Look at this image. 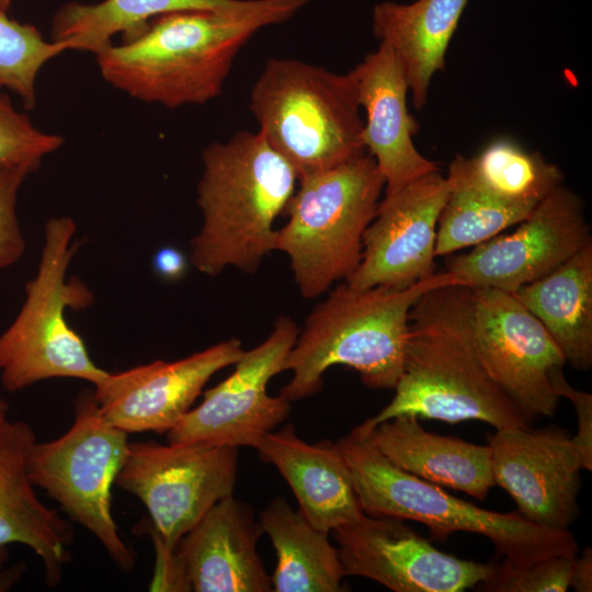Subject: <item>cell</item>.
<instances>
[{
  "mask_svg": "<svg viewBox=\"0 0 592 592\" xmlns=\"http://www.w3.org/2000/svg\"><path fill=\"white\" fill-rule=\"evenodd\" d=\"M308 0H235L220 9L183 10L95 55L105 81L129 96L169 109L217 98L235 58L260 30L291 19Z\"/></svg>",
  "mask_w": 592,
  "mask_h": 592,
  "instance_id": "6da1fadb",
  "label": "cell"
},
{
  "mask_svg": "<svg viewBox=\"0 0 592 592\" xmlns=\"http://www.w3.org/2000/svg\"><path fill=\"white\" fill-rule=\"evenodd\" d=\"M394 389L390 402L351 432L366 436L398 415L453 424L476 420L496 431L532 423L483 367L474 337L471 288L460 284L429 289L412 305Z\"/></svg>",
  "mask_w": 592,
  "mask_h": 592,
  "instance_id": "7a4b0ae2",
  "label": "cell"
},
{
  "mask_svg": "<svg viewBox=\"0 0 592 592\" xmlns=\"http://www.w3.org/2000/svg\"><path fill=\"white\" fill-rule=\"evenodd\" d=\"M197 205L203 216L190 261L206 275L228 266L254 273L275 250L274 221L295 192L293 167L260 133L242 130L202 152Z\"/></svg>",
  "mask_w": 592,
  "mask_h": 592,
  "instance_id": "3957f363",
  "label": "cell"
},
{
  "mask_svg": "<svg viewBox=\"0 0 592 592\" xmlns=\"http://www.w3.org/2000/svg\"><path fill=\"white\" fill-rule=\"evenodd\" d=\"M458 284L447 271L435 272L405 288L337 286L307 317L289 350L281 389L288 402L317 394L325 372L337 364L355 369L373 389H394L403 367L408 317L429 289Z\"/></svg>",
  "mask_w": 592,
  "mask_h": 592,
  "instance_id": "277c9868",
  "label": "cell"
},
{
  "mask_svg": "<svg viewBox=\"0 0 592 592\" xmlns=\"http://www.w3.org/2000/svg\"><path fill=\"white\" fill-rule=\"evenodd\" d=\"M335 443L366 515L422 523L431 537L440 542L455 532L481 535L517 565L578 555V543L570 530L548 528L526 520L517 511L500 513L458 499L441 486L395 466L366 436L351 432Z\"/></svg>",
  "mask_w": 592,
  "mask_h": 592,
  "instance_id": "5b68a950",
  "label": "cell"
},
{
  "mask_svg": "<svg viewBox=\"0 0 592 592\" xmlns=\"http://www.w3.org/2000/svg\"><path fill=\"white\" fill-rule=\"evenodd\" d=\"M249 107L258 133L298 180L366 151L352 69L335 73L298 59L271 58L251 89Z\"/></svg>",
  "mask_w": 592,
  "mask_h": 592,
  "instance_id": "8992f818",
  "label": "cell"
},
{
  "mask_svg": "<svg viewBox=\"0 0 592 592\" xmlns=\"http://www.w3.org/2000/svg\"><path fill=\"white\" fill-rule=\"evenodd\" d=\"M76 223L58 216L47 220L44 243L24 303L0 334V382L9 392L50 378H76L95 386L109 372L91 358L82 338L66 318L68 308L92 304V293L78 280H67L77 252Z\"/></svg>",
  "mask_w": 592,
  "mask_h": 592,
  "instance_id": "52a82bcc",
  "label": "cell"
},
{
  "mask_svg": "<svg viewBox=\"0 0 592 592\" xmlns=\"http://www.w3.org/2000/svg\"><path fill=\"white\" fill-rule=\"evenodd\" d=\"M298 182L284 210L288 220L276 230L275 250L288 255L301 296L315 298L358 266L385 180L365 151Z\"/></svg>",
  "mask_w": 592,
  "mask_h": 592,
  "instance_id": "ba28073f",
  "label": "cell"
},
{
  "mask_svg": "<svg viewBox=\"0 0 592 592\" xmlns=\"http://www.w3.org/2000/svg\"><path fill=\"white\" fill-rule=\"evenodd\" d=\"M127 433L102 415L91 389L73 401V421L49 442H35L29 455V477L75 522L103 546L115 566L134 569L136 555L124 540L112 514V487L128 449Z\"/></svg>",
  "mask_w": 592,
  "mask_h": 592,
  "instance_id": "9c48e42d",
  "label": "cell"
},
{
  "mask_svg": "<svg viewBox=\"0 0 592 592\" xmlns=\"http://www.w3.org/2000/svg\"><path fill=\"white\" fill-rule=\"evenodd\" d=\"M237 470V447L138 442L128 444L115 485L147 509L158 557L172 554L215 503L234 494Z\"/></svg>",
  "mask_w": 592,
  "mask_h": 592,
  "instance_id": "30bf717a",
  "label": "cell"
},
{
  "mask_svg": "<svg viewBox=\"0 0 592 592\" xmlns=\"http://www.w3.org/2000/svg\"><path fill=\"white\" fill-rule=\"evenodd\" d=\"M298 333L291 318L280 317L271 334L244 351L235 363V371L206 390L202 402L167 432L168 442L257 448L261 439L289 413L291 402L281 395L270 396L266 385L284 371Z\"/></svg>",
  "mask_w": 592,
  "mask_h": 592,
  "instance_id": "8fae6325",
  "label": "cell"
},
{
  "mask_svg": "<svg viewBox=\"0 0 592 592\" xmlns=\"http://www.w3.org/2000/svg\"><path fill=\"white\" fill-rule=\"evenodd\" d=\"M517 225L514 231L499 234L452 258L445 271L470 288L514 293L592 242L583 201L563 184Z\"/></svg>",
  "mask_w": 592,
  "mask_h": 592,
  "instance_id": "7c38bea8",
  "label": "cell"
},
{
  "mask_svg": "<svg viewBox=\"0 0 592 592\" xmlns=\"http://www.w3.org/2000/svg\"><path fill=\"white\" fill-rule=\"evenodd\" d=\"M471 298L475 343L488 375L531 422L554 417L559 398L551 377L566 363L559 346L511 293L471 288Z\"/></svg>",
  "mask_w": 592,
  "mask_h": 592,
  "instance_id": "4fadbf2b",
  "label": "cell"
},
{
  "mask_svg": "<svg viewBox=\"0 0 592 592\" xmlns=\"http://www.w3.org/2000/svg\"><path fill=\"white\" fill-rule=\"evenodd\" d=\"M345 577H363L394 592H462L476 588L494 563L436 549L403 520L363 516L330 533Z\"/></svg>",
  "mask_w": 592,
  "mask_h": 592,
  "instance_id": "5bb4252c",
  "label": "cell"
},
{
  "mask_svg": "<svg viewBox=\"0 0 592 592\" xmlns=\"http://www.w3.org/2000/svg\"><path fill=\"white\" fill-rule=\"evenodd\" d=\"M253 509L232 496L215 503L155 565L157 591L272 592L257 546L263 535Z\"/></svg>",
  "mask_w": 592,
  "mask_h": 592,
  "instance_id": "9a60e30c",
  "label": "cell"
},
{
  "mask_svg": "<svg viewBox=\"0 0 592 592\" xmlns=\"http://www.w3.org/2000/svg\"><path fill=\"white\" fill-rule=\"evenodd\" d=\"M448 196L440 170L385 194L363 235L362 259L344 281L352 287H408L433 275L439 217Z\"/></svg>",
  "mask_w": 592,
  "mask_h": 592,
  "instance_id": "2e32d148",
  "label": "cell"
},
{
  "mask_svg": "<svg viewBox=\"0 0 592 592\" xmlns=\"http://www.w3.org/2000/svg\"><path fill=\"white\" fill-rule=\"evenodd\" d=\"M494 485L504 489L526 520L569 530L579 515L581 463L565 429L512 428L488 439Z\"/></svg>",
  "mask_w": 592,
  "mask_h": 592,
  "instance_id": "e0dca14e",
  "label": "cell"
},
{
  "mask_svg": "<svg viewBox=\"0 0 592 592\" xmlns=\"http://www.w3.org/2000/svg\"><path fill=\"white\" fill-rule=\"evenodd\" d=\"M243 352L241 342L230 339L177 361L158 360L107 373L93 386V396L103 418L127 434L167 433L212 376L234 365Z\"/></svg>",
  "mask_w": 592,
  "mask_h": 592,
  "instance_id": "ac0fdd59",
  "label": "cell"
},
{
  "mask_svg": "<svg viewBox=\"0 0 592 592\" xmlns=\"http://www.w3.org/2000/svg\"><path fill=\"white\" fill-rule=\"evenodd\" d=\"M352 70L365 112L363 144L384 177L385 194L440 170L413 143L418 125L409 113L408 80L396 53L379 43Z\"/></svg>",
  "mask_w": 592,
  "mask_h": 592,
  "instance_id": "d6986e66",
  "label": "cell"
},
{
  "mask_svg": "<svg viewBox=\"0 0 592 592\" xmlns=\"http://www.w3.org/2000/svg\"><path fill=\"white\" fill-rule=\"evenodd\" d=\"M36 442L22 420L0 421V547L21 544L42 560L46 584H59L70 560L73 528L41 501L29 477V455Z\"/></svg>",
  "mask_w": 592,
  "mask_h": 592,
  "instance_id": "ffe728a7",
  "label": "cell"
},
{
  "mask_svg": "<svg viewBox=\"0 0 592 592\" xmlns=\"http://www.w3.org/2000/svg\"><path fill=\"white\" fill-rule=\"evenodd\" d=\"M257 449L291 487L301 515L316 528L331 531L363 516L349 466L337 443L303 441L292 424L270 431Z\"/></svg>",
  "mask_w": 592,
  "mask_h": 592,
  "instance_id": "44dd1931",
  "label": "cell"
},
{
  "mask_svg": "<svg viewBox=\"0 0 592 592\" xmlns=\"http://www.w3.org/2000/svg\"><path fill=\"white\" fill-rule=\"evenodd\" d=\"M366 437L395 466L425 481L480 501L494 486L489 445L430 433L414 415L378 423Z\"/></svg>",
  "mask_w": 592,
  "mask_h": 592,
  "instance_id": "7402d4cb",
  "label": "cell"
},
{
  "mask_svg": "<svg viewBox=\"0 0 592 592\" xmlns=\"http://www.w3.org/2000/svg\"><path fill=\"white\" fill-rule=\"evenodd\" d=\"M467 3L468 0L384 1L373 9V33L398 56L417 110L425 105L434 75L445 67L449 42Z\"/></svg>",
  "mask_w": 592,
  "mask_h": 592,
  "instance_id": "603a6c76",
  "label": "cell"
},
{
  "mask_svg": "<svg viewBox=\"0 0 592 592\" xmlns=\"http://www.w3.org/2000/svg\"><path fill=\"white\" fill-rule=\"evenodd\" d=\"M579 371L592 366V242L547 275L511 293Z\"/></svg>",
  "mask_w": 592,
  "mask_h": 592,
  "instance_id": "cb8c5ba5",
  "label": "cell"
},
{
  "mask_svg": "<svg viewBox=\"0 0 592 592\" xmlns=\"http://www.w3.org/2000/svg\"><path fill=\"white\" fill-rule=\"evenodd\" d=\"M276 554L271 576L274 592H342L345 577L330 533L312 526L283 498H275L259 517Z\"/></svg>",
  "mask_w": 592,
  "mask_h": 592,
  "instance_id": "d4e9b609",
  "label": "cell"
},
{
  "mask_svg": "<svg viewBox=\"0 0 592 592\" xmlns=\"http://www.w3.org/2000/svg\"><path fill=\"white\" fill-rule=\"evenodd\" d=\"M445 179L448 185L468 187L496 201L528 208H535L563 183L558 166L509 138L490 141L470 158L457 155Z\"/></svg>",
  "mask_w": 592,
  "mask_h": 592,
  "instance_id": "484cf974",
  "label": "cell"
},
{
  "mask_svg": "<svg viewBox=\"0 0 592 592\" xmlns=\"http://www.w3.org/2000/svg\"><path fill=\"white\" fill-rule=\"evenodd\" d=\"M235 0H103L99 3L69 2L52 22V41L68 50L99 54L112 45L116 34L125 39L141 33L159 15L183 10L220 9Z\"/></svg>",
  "mask_w": 592,
  "mask_h": 592,
  "instance_id": "4316f807",
  "label": "cell"
},
{
  "mask_svg": "<svg viewBox=\"0 0 592 592\" xmlns=\"http://www.w3.org/2000/svg\"><path fill=\"white\" fill-rule=\"evenodd\" d=\"M447 186L448 196L437 221L435 257L487 241L534 209L505 204L468 187Z\"/></svg>",
  "mask_w": 592,
  "mask_h": 592,
  "instance_id": "83f0119b",
  "label": "cell"
},
{
  "mask_svg": "<svg viewBox=\"0 0 592 592\" xmlns=\"http://www.w3.org/2000/svg\"><path fill=\"white\" fill-rule=\"evenodd\" d=\"M68 50L38 29L0 12V90L14 92L29 110L36 104V78L46 62Z\"/></svg>",
  "mask_w": 592,
  "mask_h": 592,
  "instance_id": "f1b7e54d",
  "label": "cell"
},
{
  "mask_svg": "<svg viewBox=\"0 0 592 592\" xmlns=\"http://www.w3.org/2000/svg\"><path fill=\"white\" fill-rule=\"evenodd\" d=\"M62 144L60 135L37 128L30 116L18 111L0 91V168L24 166L36 171L43 159Z\"/></svg>",
  "mask_w": 592,
  "mask_h": 592,
  "instance_id": "f546056e",
  "label": "cell"
},
{
  "mask_svg": "<svg viewBox=\"0 0 592 592\" xmlns=\"http://www.w3.org/2000/svg\"><path fill=\"white\" fill-rule=\"evenodd\" d=\"M574 557L554 556L531 565L504 558L476 585L483 592H565L570 588Z\"/></svg>",
  "mask_w": 592,
  "mask_h": 592,
  "instance_id": "4dcf8cb0",
  "label": "cell"
},
{
  "mask_svg": "<svg viewBox=\"0 0 592 592\" xmlns=\"http://www.w3.org/2000/svg\"><path fill=\"white\" fill-rule=\"evenodd\" d=\"M30 167L0 168V269L16 263L25 252V239L19 224L16 202Z\"/></svg>",
  "mask_w": 592,
  "mask_h": 592,
  "instance_id": "1f68e13d",
  "label": "cell"
},
{
  "mask_svg": "<svg viewBox=\"0 0 592 592\" xmlns=\"http://www.w3.org/2000/svg\"><path fill=\"white\" fill-rule=\"evenodd\" d=\"M551 387L558 398L569 399L577 414V433L571 436L581 467L592 470V395L574 389L563 376L562 369L551 377Z\"/></svg>",
  "mask_w": 592,
  "mask_h": 592,
  "instance_id": "d6a6232c",
  "label": "cell"
},
{
  "mask_svg": "<svg viewBox=\"0 0 592 592\" xmlns=\"http://www.w3.org/2000/svg\"><path fill=\"white\" fill-rule=\"evenodd\" d=\"M152 267L160 277L175 281L184 275L187 267V260L179 249L163 247L155 253Z\"/></svg>",
  "mask_w": 592,
  "mask_h": 592,
  "instance_id": "836d02e7",
  "label": "cell"
},
{
  "mask_svg": "<svg viewBox=\"0 0 592 592\" xmlns=\"http://www.w3.org/2000/svg\"><path fill=\"white\" fill-rule=\"evenodd\" d=\"M570 587L578 592L592 591V549L587 546L580 556H576L572 565Z\"/></svg>",
  "mask_w": 592,
  "mask_h": 592,
  "instance_id": "e575fe53",
  "label": "cell"
},
{
  "mask_svg": "<svg viewBox=\"0 0 592 592\" xmlns=\"http://www.w3.org/2000/svg\"><path fill=\"white\" fill-rule=\"evenodd\" d=\"M8 556L7 547H0V590L10 587L14 582V579L20 577V573L15 574V570L4 571L3 567L8 560Z\"/></svg>",
  "mask_w": 592,
  "mask_h": 592,
  "instance_id": "d590c367",
  "label": "cell"
},
{
  "mask_svg": "<svg viewBox=\"0 0 592 592\" xmlns=\"http://www.w3.org/2000/svg\"><path fill=\"white\" fill-rule=\"evenodd\" d=\"M8 412H9L8 402L0 398V421L7 419Z\"/></svg>",
  "mask_w": 592,
  "mask_h": 592,
  "instance_id": "8d00e7d4",
  "label": "cell"
},
{
  "mask_svg": "<svg viewBox=\"0 0 592 592\" xmlns=\"http://www.w3.org/2000/svg\"><path fill=\"white\" fill-rule=\"evenodd\" d=\"M13 0H0V12L7 13Z\"/></svg>",
  "mask_w": 592,
  "mask_h": 592,
  "instance_id": "74e56055",
  "label": "cell"
}]
</instances>
